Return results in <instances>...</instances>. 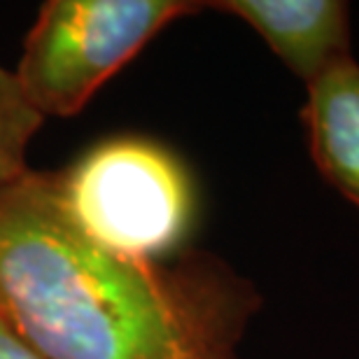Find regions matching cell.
<instances>
[{
	"label": "cell",
	"instance_id": "1",
	"mask_svg": "<svg viewBox=\"0 0 359 359\" xmlns=\"http://www.w3.org/2000/svg\"><path fill=\"white\" fill-rule=\"evenodd\" d=\"M262 294L210 252L131 259L73 224L54 173L0 191V315L42 359H243Z\"/></svg>",
	"mask_w": 359,
	"mask_h": 359
},
{
	"label": "cell",
	"instance_id": "2",
	"mask_svg": "<svg viewBox=\"0 0 359 359\" xmlns=\"http://www.w3.org/2000/svg\"><path fill=\"white\" fill-rule=\"evenodd\" d=\"M59 198L96 245L131 259H168L196 217V189L184 161L163 142L119 135L93 145L63 173Z\"/></svg>",
	"mask_w": 359,
	"mask_h": 359
},
{
	"label": "cell",
	"instance_id": "3",
	"mask_svg": "<svg viewBox=\"0 0 359 359\" xmlns=\"http://www.w3.org/2000/svg\"><path fill=\"white\" fill-rule=\"evenodd\" d=\"M189 0H47L14 68L42 117H73L163 28L201 12Z\"/></svg>",
	"mask_w": 359,
	"mask_h": 359
},
{
	"label": "cell",
	"instance_id": "4",
	"mask_svg": "<svg viewBox=\"0 0 359 359\" xmlns=\"http://www.w3.org/2000/svg\"><path fill=\"white\" fill-rule=\"evenodd\" d=\"M208 7L248 24L306 87L353 61L350 5L343 0H222Z\"/></svg>",
	"mask_w": 359,
	"mask_h": 359
},
{
	"label": "cell",
	"instance_id": "5",
	"mask_svg": "<svg viewBox=\"0 0 359 359\" xmlns=\"http://www.w3.org/2000/svg\"><path fill=\"white\" fill-rule=\"evenodd\" d=\"M306 142L322 180L359 210V63H343L306 87Z\"/></svg>",
	"mask_w": 359,
	"mask_h": 359
},
{
	"label": "cell",
	"instance_id": "6",
	"mask_svg": "<svg viewBox=\"0 0 359 359\" xmlns=\"http://www.w3.org/2000/svg\"><path fill=\"white\" fill-rule=\"evenodd\" d=\"M42 121L14 70L0 66V191L31 173L26 154Z\"/></svg>",
	"mask_w": 359,
	"mask_h": 359
},
{
	"label": "cell",
	"instance_id": "7",
	"mask_svg": "<svg viewBox=\"0 0 359 359\" xmlns=\"http://www.w3.org/2000/svg\"><path fill=\"white\" fill-rule=\"evenodd\" d=\"M0 359H42L33 348H28L19 339L3 315H0Z\"/></svg>",
	"mask_w": 359,
	"mask_h": 359
}]
</instances>
